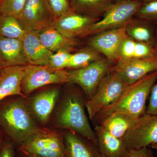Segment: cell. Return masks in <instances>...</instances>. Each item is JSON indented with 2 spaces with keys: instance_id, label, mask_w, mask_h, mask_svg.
Returning a JSON list of instances; mask_svg holds the SVG:
<instances>
[{
  "instance_id": "cell-1",
  "label": "cell",
  "mask_w": 157,
  "mask_h": 157,
  "mask_svg": "<svg viewBox=\"0 0 157 157\" xmlns=\"http://www.w3.org/2000/svg\"><path fill=\"white\" fill-rule=\"evenodd\" d=\"M83 92L69 86L57 109L54 120L55 127L74 132L91 140L97 145L94 130L86 111V99Z\"/></svg>"
},
{
  "instance_id": "cell-2",
  "label": "cell",
  "mask_w": 157,
  "mask_h": 157,
  "mask_svg": "<svg viewBox=\"0 0 157 157\" xmlns=\"http://www.w3.org/2000/svg\"><path fill=\"white\" fill-rule=\"evenodd\" d=\"M157 79V71L149 73L140 80L128 85L113 104L102 109L93 119L95 125L114 113H121L137 118L146 113V103Z\"/></svg>"
},
{
  "instance_id": "cell-3",
  "label": "cell",
  "mask_w": 157,
  "mask_h": 157,
  "mask_svg": "<svg viewBox=\"0 0 157 157\" xmlns=\"http://www.w3.org/2000/svg\"><path fill=\"white\" fill-rule=\"evenodd\" d=\"M0 127L11 141L18 145L46 130L37 124L27 101L21 98L10 100L0 107Z\"/></svg>"
},
{
  "instance_id": "cell-4",
  "label": "cell",
  "mask_w": 157,
  "mask_h": 157,
  "mask_svg": "<svg viewBox=\"0 0 157 157\" xmlns=\"http://www.w3.org/2000/svg\"><path fill=\"white\" fill-rule=\"evenodd\" d=\"M128 85L116 72L110 71L86 99V108L89 119L92 121L102 109L115 102Z\"/></svg>"
},
{
  "instance_id": "cell-5",
  "label": "cell",
  "mask_w": 157,
  "mask_h": 157,
  "mask_svg": "<svg viewBox=\"0 0 157 157\" xmlns=\"http://www.w3.org/2000/svg\"><path fill=\"white\" fill-rule=\"evenodd\" d=\"M18 149L24 154L39 157H67L63 136L47 129L24 141Z\"/></svg>"
},
{
  "instance_id": "cell-6",
  "label": "cell",
  "mask_w": 157,
  "mask_h": 157,
  "mask_svg": "<svg viewBox=\"0 0 157 157\" xmlns=\"http://www.w3.org/2000/svg\"><path fill=\"white\" fill-rule=\"evenodd\" d=\"M67 83H69L68 71L53 69L47 65L29 64L25 66L21 88L25 96L48 85Z\"/></svg>"
},
{
  "instance_id": "cell-7",
  "label": "cell",
  "mask_w": 157,
  "mask_h": 157,
  "mask_svg": "<svg viewBox=\"0 0 157 157\" xmlns=\"http://www.w3.org/2000/svg\"><path fill=\"white\" fill-rule=\"evenodd\" d=\"M112 66L109 60L102 58L84 67L71 70L68 71L69 83L77 85L88 99L110 72Z\"/></svg>"
},
{
  "instance_id": "cell-8",
  "label": "cell",
  "mask_w": 157,
  "mask_h": 157,
  "mask_svg": "<svg viewBox=\"0 0 157 157\" xmlns=\"http://www.w3.org/2000/svg\"><path fill=\"white\" fill-rule=\"evenodd\" d=\"M143 2L137 0H121L114 3L101 20L94 24L91 34L126 26L133 19Z\"/></svg>"
},
{
  "instance_id": "cell-9",
  "label": "cell",
  "mask_w": 157,
  "mask_h": 157,
  "mask_svg": "<svg viewBox=\"0 0 157 157\" xmlns=\"http://www.w3.org/2000/svg\"><path fill=\"white\" fill-rule=\"evenodd\" d=\"M122 139L128 150L157 144V115L145 113L135 119Z\"/></svg>"
},
{
  "instance_id": "cell-10",
  "label": "cell",
  "mask_w": 157,
  "mask_h": 157,
  "mask_svg": "<svg viewBox=\"0 0 157 157\" xmlns=\"http://www.w3.org/2000/svg\"><path fill=\"white\" fill-rule=\"evenodd\" d=\"M19 20L28 31L42 30L55 21L47 0H27Z\"/></svg>"
},
{
  "instance_id": "cell-11",
  "label": "cell",
  "mask_w": 157,
  "mask_h": 157,
  "mask_svg": "<svg viewBox=\"0 0 157 157\" xmlns=\"http://www.w3.org/2000/svg\"><path fill=\"white\" fill-rule=\"evenodd\" d=\"M128 85L132 84L149 73L157 71V57L149 59H119L111 68Z\"/></svg>"
},
{
  "instance_id": "cell-12",
  "label": "cell",
  "mask_w": 157,
  "mask_h": 157,
  "mask_svg": "<svg viewBox=\"0 0 157 157\" xmlns=\"http://www.w3.org/2000/svg\"><path fill=\"white\" fill-rule=\"evenodd\" d=\"M126 27L95 34L89 41V46L104 55L111 63L116 62L119 59L121 44L128 36Z\"/></svg>"
},
{
  "instance_id": "cell-13",
  "label": "cell",
  "mask_w": 157,
  "mask_h": 157,
  "mask_svg": "<svg viewBox=\"0 0 157 157\" xmlns=\"http://www.w3.org/2000/svg\"><path fill=\"white\" fill-rule=\"evenodd\" d=\"M98 21L71 10L56 20L52 26L65 37L76 39L91 34L93 25Z\"/></svg>"
},
{
  "instance_id": "cell-14",
  "label": "cell",
  "mask_w": 157,
  "mask_h": 157,
  "mask_svg": "<svg viewBox=\"0 0 157 157\" xmlns=\"http://www.w3.org/2000/svg\"><path fill=\"white\" fill-rule=\"evenodd\" d=\"M59 93V88H51L38 93L27 101L32 115L42 124L48 122Z\"/></svg>"
},
{
  "instance_id": "cell-15",
  "label": "cell",
  "mask_w": 157,
  "mask_h": 157,
  "mask_svg": "<svg viewBox=\"0 0 157 157\" xmlns=\"http://www.w3.org/2000/svg\"><path fill=\"white\" fill-rule=\"evenodd\" d=\"M63 137L67 157H104L96 144L81 135L67 131Z\"/></svg>"
},
{
  "instance_id": "cell-16",
  "label": "cell",
  "mask_w": 157,
  "mask_h": 157,
  "mask_svg": "<svg viewBox=\"0 0 157 157\" xmlns=\"http://www.w3.org/2000/svg\"><path fill=\"white\" fill-rule=\"evenodd\" d=\"M29 65L22 41L0 36V67Z\"/></svg>"
},
{
  "instance_id": "cell-17",
  "label": "cell",
  "mask_w": 157,
  "mask_h": 157,
  "mask_svg": "<svg viewBox=\"0 0 157 157\" xmlns=\"http://www.w3.org/2000/svg\"><path fill=\"white\" fill-rule=\"evenodd\" d=\"M24 66H13L3 68L0 73V102L7 97H25L21 88Z\"/></svg>"
},
{
  "instance_id": "cell-18",
  "label": "cell",
  "mask_w": 157,
  "mask_h": 157,
  "mask_svg": "<svg viewBox=\"0 0 157 157\" xmlns=\"http://www.w3.org/2000/svg\"><path fill=\"white\" fill-rule=\"evenodd\" d=\"M97 145L104 157H123L128 151L122 138L115 137L100 125H95Z\"/></svg>"
},
{
  "instance_id": "cell-19",
  "label": "cell",
  "mask_w": 157,
  "mask_h": 157,
  "mask_svg": "<svg viewBox=\"0 0 157 157\" xmlns=\"http://www.w3.org/2000/svg\"><path fill=\"white\" fill-rule=\"evenodd\" d=\"M29 64H48L53 52L40 42L36 31H28L21 39Z\"/></svg>"
},
{
  "instance_id": "cell-20",
  "label": "cell",
  "mask_w": 157,
  "mask_h": 157,
  "mask_svg": "<svg viewBox=\"0 0 157 157\" xmlns=\"http://www.w3.org/2000/svg\"><path fill=\"white\" fill-rule=\"evenodd\" d=\"M36 32L40 42L53 53L59 50L71 52L78 45L76 39L65 37L52 26Z\"/></svg>"
},
{
  "instance_id": "cell-21",
  "label": "cell",
  "mask_w": 157,
  "mask_h": 157,
  "mask_svg": "<svg viewBox=\"0 0 157 157\" xmlns=\"http://www.w3.org/2000/svg\"><path fill=\"white\" fill-rule=\"evenodd\" d=\"M113 0H71L72 11L90 18L98 19L114 4Z\"/></svg>"
},
{
  "instance_id": "cell-22",
  "label": "cell",
  "mask_w": 157,
  "mask_h": 157,
  "mask_svg": "<svg viewBox=\"0 0 157 157\" xmlns=\"http://www.w3.org/2000/svg\"><path fill=\"white\" fill-rule=\"evenodd\" d=\"M135 119L124 113H114L104 118L98 124L113 136L122 138Z\"/></svg>"
},
{
  "instance_id": "cell-23",
  "label": "cell",
  "mask_w": 157,
  "mask_h": 157,
  "mask_svg": "<svg viewBox=\"0 0 157 157\" xmlns=\"http://www.w3.org/2000/svg\"><path fill=\"white\" fill-rule=\"evenodd\" d=\"M28 32L19 19L0 13V36L21 40Z\"/></svg>"
},
{
  "instance_id": "cell-24",
  "label": "cell",
  "mask_w": 157,
  "mask_h": 157,
  "mask_svg": "<svg viewBox=\"0 0 157 157\" xmlns=\"http://www.w3.org/2000/svg\"><path fill=\"white\" fill-rule=\"evenodd\" d=\"M139 21L133 19L126 27L127 35L136 42H146L153 45V33L145 21Z\"/></svg>"
},
{
  "instance_id": "cell-25",
  "label": "cell",
  "mask_w": 157,
  "mask_h": 157,
  "mask_svg": "<svg viewBox=\"0 0 157 157\" xmlns=\"http://www.w3.org/2000/svg\"><path fill=\"white\" fill-rule=\"evenodd\" d=\"M102 58L101 54L89 46L72 54L67 68L74 70L84 67Z\"/></svg>"
},
{
  "instance_id": "cell-26",
  "label": "cell",
  "mask_w": 157,
  "mask_h": 157,
  "mask_svg": "<svg viewBox=\"0 0 157 157\" xmlns=\"http://www.w3.org/2000/svg\"><path fill=\"white\" fill-rule=\"evenodd\" d=\"M27 0H4L0 4V13L20 19Z\"/></svg>"
},
{
  "instance_id": "cell-27",
  "label": "cell",
  "mask_w": 157,
  "mask_h": 157,
  "mask_svg": "<svg viewBox=\"0 0 157 157\" xmlns=\"http://www.w3.org/2000/svg\"><path fill=\"white\" fill-rule=\"evenodd\" d=\"M72 55L67 51H58L52 55L47 65L56 70H64L67 68Z\"/></svg>"
},
{
  "instance_id": "cell-28",
  "label": "cell",
  "mask_w": 157,
  "mask_h": 157,
  "mask_svg": "<svg viewBox=\"0 0 157 157\" xmlns=\"http://www.w3.org/2000/svg\"><path fill=\"white\" fill-rule=\"evenodd\" d=\"M135 15L146 21H157V0L143 3Z\"/></svg>"
},
{
  "instance_id": "cell-29",
  "label": "cell",
  "mask_w": 157,
  "mask_h": 157,
  "mask_svg": "<svg viewBox=\"0 0 157 157\" xmlns=\"http://www.w3.org/2000/svg\"><path fill=\"white\" fill-rule=\"evenodd\" d=\"M157 57V52L153 45L146 42H136L134 58L149 59Z\"/></svg>"
},
{
  "instance_id": "cell-30",
  "label": "cell",
  "mask_w": 157,
  "mask_h": 157,
  "mask_svg": "<svg viewBox=\"0 0 157 157\" xmlns=\"http://www.w3.org/2000/svg\"><path fill=\"white\" fill-rule=\"evenodd\" d=\"M47 2L55 21L72 10L68 0H47Z\"/></svg>"
},
{
  "instance_id": "cell-31",
  "label": "cell",
  "mask_w": 157,
  "mask_h": 157,
  "mask_svg": "<svg viewBox=\"0 0 157 157\" xmlns=\"http://www.w3.org/2000/svg\"><path fill=\"white\" fill-rule=\"evenodd\" d=\"M135 44L136 41L135 40L127 36L121 44L119 59L134 58Z\"/></svg>"
},
{
  "instance_id": "cell-32",
  "label": "cell",
  "mask_w": 157,
  "mask_h": 157,
  "mask_svg": "<svg viewBox=\"0 0 157 157\" xmlns=\"http://www.w3.org/2000/svg\"><path fill=\"white\" fill-rule=\"evenodd\" d=\"M148 105L147 106L146 113L157 115V83L155 84L152 88Z\"/></svg>"
},
{
  "instance_id": "cell-33",
  "label": "cell",
  "mask_w": 157,
  "mask_h": 157,
  "mask_svg": "<svg viewBox=\"0 0 157 157\" xmlns=\"http://www.w3.org/2000/svg\"><path fill=\"white\" fill-rule=\"evenodd\" d=\"M123 157H156L152 148L144 147L139 149L129 150L126 155Z\"/></svg>"
},
{
  "instance_id": "cell-34",
  "label": "cell",
  "mask_w": 157,
  "mask_h": 157,
  "mask_svg": "<svg viewBox=\"0 0 157 157\" xmlns=\"http://www.w3.org/2000/svg\"><path fill=\"white\" fill-rule=\"evenodd\" d=\"M0 157H16L14 144L12 141H3L0 149Z\"/></svg>"
},
{
  "instance_id": "cell-35",
  "label": "cell",
  "mask_w": 157,
  "mask_h": 157,
  "mask_svg": "<svg viewBox=\"0 0 157 157\" xmlns=\"http://www.w3.org/2000/svg\"><path fill=\"white\" fill-rule=\"evenodd\" d=\"M150 147H151L152 149L154 150L155 151H156V153L157 155V144H152V145H151Z\"/></svg>"
},
{
  "instance_id": "cell-36",
  "label": "cell",
  "mask_w": 157,
  "mask_h": 157,
  "mask_svg": "<svg viewBox=\"0 0 157 157\" xmlns=\"http://www.w3.org/2000/svg\"><path fill=\"white\" fill-rule=\"evenodd\" d=\"M137 1H140L142 2H152V1H157V0H137Z\"/></svg>"
},
{
  "instance_id": "cell-37",
  "label": "cell",
  "mask_w": 157,
  "mask_h": 157,
  "mask_svg": "<svg viewBox=\"0 0 157 157\" xmlns=\"http://www.w3.org/2000/svg\"><path fill=\"white\" fill-rule=\"evenodd\" d=\"M2 137V135H1V133H0V149H1V146H2V144L3 142Z\"/></svg>"
},
{
  "instance_id": "cell-38",
  "label": "cell",
  "mask_w": 157,
  "mask_h": 157,
  "mask_svg": "<svg viewBox=\"0 0 157 157\" xmlns=\"http://www.w3.org/2000/svg\"><path fill=\"white\" fill-rule=\"evenodd\" d=\"M26 155L27 156H28L29 157H39L38 156H34V155Z\"/></svg>"
},
{
  "instance_id": "cell-39",
  "label": "cell",
  "mask_w": 157,
  "mask_h": 157,
  "mask_svg": "<svg viewBox=\"0 0 157 157\" xmlns=\"http://www.w3.org/2000/svg\"><path fill=\"white\" fill-rule=\"evenodd\" d=\"M113 1L114 2V3L117 2H119V1H120L121 0H113Z\"/></svg>"
},
{
  "instance_id": "cell-40",
  "label": "cell",
  "mask_w": 157,
  "mask_h": 157,
  "mask_svg": "<svg viewBox=\"0 0 157 157\" xmlns=\"http://www.w3.org/2000/svg\"><path fill=\"white\" fill-rule=\"evenodd\" d=\"M23 156H22L21 157H29L28 156H27L26 155L24 154H23Z\"/></svg>"
},
{
  "instance_id": "cell-41",
  "label": "cell",
  "mask_w": 157,
  "mask_h": 157,
  "mask_svg": "<svg viewBox=\"0 0 157 157\" xmlns=\"http://www.w3.org/2000/svg\"><path fill=\"white\" fill-rule=\"evenodd\" d=\"M155 48L157 52V42L156 43V45L155 46Z\"/></svg>"
},
{
  "instance_id": "cell-42",
  "label": "cell",
  "mask_w": 157,
  "mask_h": 157,
  "mask_svg": "<svg viewBox=\"0 0 157 157\" xmlns=\"http://www.w3.org/2000/svg\"><path fill=\"white\" fill-rule=\"evenodd\" d=\"M3 1H4V0H0V4L2 3V2Z\"/></svg>"
},
{
  "instance_id": "cell-43",
  "label": "cell",
  "mask_w": 157,
  "mask_h": 157,
  "mask_svg": "<svg viewBox=\"0 0 157 157\" xmlns=\"http://www.w3.org/2000/svg\"><path fill=\"white\" fill-rule=\"evenodd\" d=\"M3 68L0 67V73H1V71H2V70Z\"/></svg>"
},
{
  "instance_id": "cell-44",
  "label": "cell",
  "mask_w": 157,
  "mask_h": 157,
  "mask_svg": "<svg viewBox=\"0 0 157 157\" xmlns=\"http://www.w3.org/2000/svg\"><path fill=\"white\" fill-rule=\"evenodd\" d=\"M68 1H71V0H68Z\"/></svg>"
}]
</instances>
